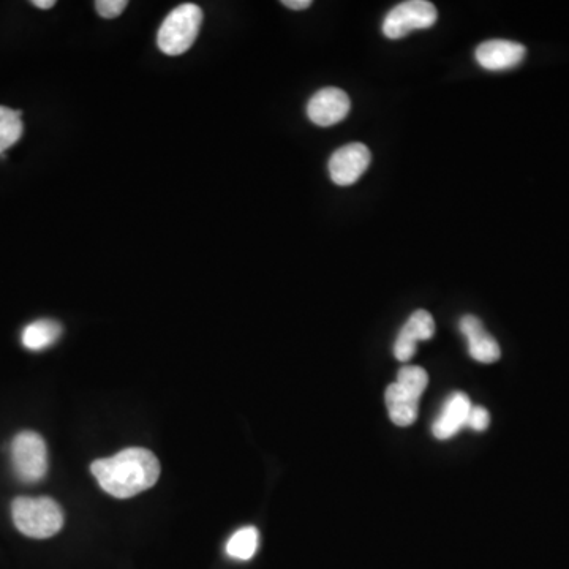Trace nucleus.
Masks as SVG:
<instances>
[{"label": "nucleus", "instance_id": "f257e3e1", "mask_svg": "<svg viewBox=\"0 0 569 569\" xmlns=\"http://www.w3.org/2000/svg\"><path fill=\"white\" fill-rule=\"evenodd\" d=\"M92 475L106 494L132 498L151 489L160 476L157 457L144 448L124 449L116 456L95 460Z\"/></svg>", "mask_w": 569, "mask_h": 569}, {"label": "nucleus", "instance_id": "f03ea898", "mask_svg": "<svg viewBox=\"0 0 569 569\" xmlns=\"http://www.w3.org/2000/svg\"><path fill=\"white\" fill-rule=\"evenodd\" d=\"M13 522L29 538H51L64 527V511L48 497H18L12 505Z\"/></svg>", "mask_w": 569, "mask_h": 569}, {"label": "nucleus", "instance_id": "7ed1b4c3", "mask_svg": "<svg viewBox=\"0 0 569 569\" xmlns=\"http://www.w3.org/2000/svg\"><path fill=\"white\" fill-rule=\"evenodd\" d=\"M203 24V10L195 4L174 8L160 27L159 48L168 56H181L195 43Z\"/></svg>", "mask_w": 569, "mask_h": 569}, {"label": "nucleus", "instance_id": "20e7f679", "mask_svg": "<svg viewBox=\"0 0 569 569\" xmlns=\"http://www.w3.org/2000/svg\"><path fill=\"white\" fill-rule=\"evenodd\" d=\"M12 462L16 476L23 483H38L48 472V451L42 435L26 430L12 443Z\"/></svg>", "mask_w": 569, "mask_h": 569}, {"label": "nucleus", "instance_id": "39448f33", "mask_svg": "<svg viewBox=\"0 0 569 569\" xmlns=\"http://www.w3.org/2000/svg\"><path fill=\"white\" fill-rule=\"evenodd\" d=\"M438 13L427 0H407L392 8L383 21V34L391 40L407 37L410 32L429 29L437 23Z\"/></svg>", "mask_w": 569, "mask_h": 569}, {"label": "nucleus", "instance_id": "423d86ee", "mask_svg": "<svg viewBox=\"0 0 569 569\" xmlns=\"http://www.w3.org/2000/svg\"><path fill=\"white\" fill-rule=\"evenodd\" d=\"M369 147L362 143L342 146L329 159V176L334 184L351 185L358 182L370 165Z\"/></svg>", "mask_w": 569, "mask_h": 569}, {"label": "nucleus", "instance_id": "0eeeda50", "mask_svg": "<svg viewBox=\"0 0 569 569\" xmlns=\"http://www.w3.org/2000/svg\"><path fill=\"white\" fill-rule=\"evenodd\" d=\"M351 110L350 97L339 87H325L313 95L307 105V116L320 127L339 124Z\"/></svg>", "mask_w": 569, "mask_h": 569}, {"label": "nucleus", "instance_id": "6e6552de", "mask_svg": "<svg viewBox=\"0 0 569 569\" xmlns=\"http://www.w3.org/2000/svg\"><path fill=\"white\" fill-rule=\"evenodd\" d=\"M527 49L524 45L509 40H489L476 48V61L484 70L503 72L524 62Z\"/></svg>", "mask_w": 569, "mask_h": 569}, {"label": "nucleus", "instance_id": "1a4fd4ad", "mask_svg": "<svg viewBox=\"0 0 569 569\" xmlns=\"http://www.w3.org/2000/svg\"><path fill=\"white\" fill-rule=\"evenodd\" d=\"M434 334L435 323L432 315L426 310H416L400 329L394 343V356L402 362L410 361L415 356L418 342L432 339Z\"/></svg>", "mask_w": 569, "mask_h": 569}, {"label": "nucleus", "instance_id": "9d476101", "mask_svg": "<svg viewBox=\"0 0 569 569\" xmlns=\"http://www.w3.org/2000/svg\"><path fill=\"white\" fill-rule=\"evenodd\" d=\"M460 332L468 342V353L475 361L483 364L497 362L502 356V350L497 340L484 329L483 321L475 315H465L459 323Z\"/></svg>", "mask_w": 569, "mask_h": 569}, {"label": "nucleus", "instance_id": "9b49d317", "mask_svg": "<svg viewBox=\"0 0 569 569\" xmlns=\"http://www.w3.org/2000/svg\"><path fill=\"white\" fill-rule=\"evenodd\" d=\"M472 407V402L468 399L467 394L454 392L453 396L446 400L445 407L441 410L440 416L432 427L435 438L448 440L464 427H467L468 416H470Z\"/></svg>", "mask_w": 569, "mask_h": 569}, {"label": "nucleus", "instance_id": "f8f14e48", "mask_svg": "<svg viewBox=\"0 0 569 569\" xmlns=\"http://www.w3.org/2000/svg\"><path fill=\"white\" fill-rule=\"evenodd\" d=\"M385 399L389 418L396 426L408 427L418 419L419 399L410 396L397 383L388 386Z\"/></svg>", "mask_w": 569, "mask_h": 569}, {"label": "nucleus", "instance_id": "ddd939ff", "mask_svg": "<svg viewBox=\"0 0 569 569\" xmlns=\"http://www.w3.org/2000/svg\"><path fill=\"white\" fill-rule=\"evenodd\" d=\"M62 326L53 320H38L23 331V345L27 350L40 351L51 347L59 340Z\"/></svg>", "mask_w": 569, "mask_h": 569}, {"label": "nucleus", "instance_id": "4468645a", "mask_svg": "<svg viewBox=\"0 0 569 569\" xmlns=\"http://www.w3.org/2000/svg\"><path fill=\"white\" fill-rule=\"evenodd\" d=\"M21 136H23L21 111L0 106V154H4L8 147L18 143Z\"/></svg>", "mask_w": 569, "mask_h": 569}, {"label": "nucleus", "instance_id": "2eb2a0df", "mask_svg": "<svg viewBox=\"0 0 569 569\" xmlns=\"http://www.w3.org/2000/svg\"><path fill=\"white\" fill-rule=\"evenodd\" d=\"M258 547V532L255 527H245L231 536L227 544V554L236 560H250Z\"/></svg>", "mask_w": 569, "mask_h": 569}, {"label": "nucleus", "instance_id": "dca6fc26", "mask_svg": "<svg viewBox=\"0 0 569 569\" xmlns=\"http://www.w3.org/2000/svg\"><path fill=\"white\" fill-rule=\"evenodd\" d=\"M396 383L410 396L419 399L429 385V375L423 367L405 366L399 370Z\"/></svg>", "mask_w": 569, "mask_h": 569}, {"label": "nucleus", "instance_id": "f3484780", "mask_svg": "<svg viewBox=\"0 0 569 569\" xmlns=\"http://www.w3.org/2000/svg\"><path fill=\"white\" fill-rule=\"evenodd\" d=\"M127 5H129L127 0H97L95 2L98 15L106 19H113L122 15Z\"/></svg>", "mask_w": 569, "mask_h": 569}, {"label": "nucleus", "instance_id": "a211bd4d", "mask_svg": "<svg viewBox=\"0 0 569 569\" xmlns=\"http://www.w3.org/2000/svg\"><path fill=\"white\" fill-rule=\"evenodd\" d=\"M490 416L489 411L483 407H472L470 411V416H468L467 427L476 430V432H483L489 427Z\"/></svg>", "mask_w": 569, "mask_h": 569}, {"label": "nucleus", "instance_id": "6ab92c4d", "mask_svg": "<svg viewBox=\"0 0 569 569\" xmlns=\"http://www.w3.org/2000/svg\"><path fill=\"white\" fill-rule=\"evenodd\" d=\"M282 4L291 10H306L312 5V0H283Z\"/></svg>", "mask_w": 569, "mask_h": 569}, {"label": "nucleus", "instance_id": "aec40b11", "mask_svg": "<svg viewBox=\"0 0 569 569\" xmlns=\"http://www.w3.org/2000/svg\"><path fill=\"white\" fill-rule=\"evenodd\" d=\"M32 4L37 8H42V10H48V8H53L56 2L54 0H34Z\"/></svg>", "mask_w": 569, "mask_h": 569}]
</instances>
